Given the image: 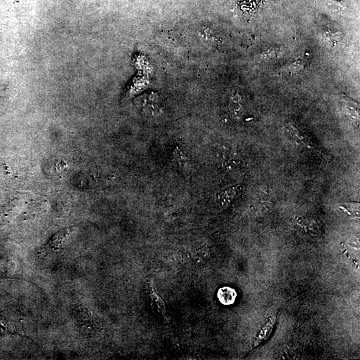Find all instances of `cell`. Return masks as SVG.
<instances>
[{"label":"cell","instance_id":"5b68a950","mask_svg":"<svg viewBox=\"0 0 360 360\" xmlns=\"http://www.w3.org/2000/svg\"><path fill=\"white\" fill-rule=\"evenodd\" d=\"M304 62V61L300 60L296 61V62L291 65V68L300 70V69L304 68V66H305V64H304V62Z\"/></svg>","mask_w":360,"mask_h":360},{"label":"cell","instance_id":"3957f363","mask_svg":"<svg viewBox=\"0 0 360 360\" xmlns=\"http://www.w3.org/2000/svg\"><path fill=\"white\" fill-rule=\"evenodd\" d=\"M240 191V186H232L225 189L218 195V200L220 205L225 207L231 203Z\"/></svg>","mask_w":360,"mask_h":360},{"label":"cell","instance_id":"6da1fadb","mask_svg":"<svg viewBox=\"0 0 360 360\" xmlns=\"http://www.w3.org/2000/svg\"><path fill=\"white\" fill-rule=\"evenodd\" d=\"M74 231V227L63 228L58 230L45 245L44 248L45 252L56 253L60 251Z\"/></svg>","mask_w":360,"mask_h":360},{"label":"cell","instance_id":"7a4b0ae2","mask_svg":"<svg viewBox=\"0 0 360 360\" xmlns=\"http://www.w3.org/2000/svg\"><path fill=\"white\" fill-rule=\"evenodd\" d=\"M218 298L220 303L225 306H230L235 303L237 298V292L230 287H223L218 292Z\"/></svg>","mask_w":360,"mask_h":360},{"label":"cell","instance_id":"277c9868","mask_svg":"<svg viewBox=\"0 0 360 360\" xmlns=\"http://www.w3.org/2000/svg\"><path fill=\"white\" fill-rule=\"evenodd\" d=\"M335 29H324L323 34L324 39H327V42L332 44V46H336L342 42V33L341 31L334 30Z\"/></svg>","mask_w":360,"mask_h":360}]
</instances>
